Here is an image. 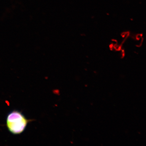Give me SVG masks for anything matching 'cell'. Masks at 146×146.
<instances>
[{
    "mask_svg": "<svg viewBox=\"0 0 146 146\" xmlns=\"http://www.w3.org/2000/svg\"><path fill=\"white\" fill-rule=\"evenodd\" d=\"M29 121L21 112L13 110L9 113L7 117V127L11 133L18 135L25 130Z\"/></svg>",
    "mask_w": 146,
    "mask_h": 146,
    "instance_id": "obj_1",
    "label": "cell"
}]
</instances>
